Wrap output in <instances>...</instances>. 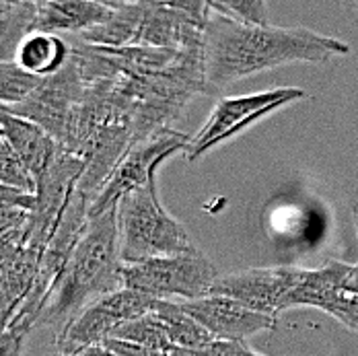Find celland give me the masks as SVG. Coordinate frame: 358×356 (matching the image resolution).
Masks as SVG:
<instances>
[{"instance_id":"6da1fadb","label":"cell","mask_w":358,"mask_h":356,"mask_svg":"<svg viewBox=\"0 0 358 356\" xmlns=\"http://www.w3.org/2000/svg\"><path fill=\"white\" fill-rule=\"evenodd\" d=\"M348 52L350 45L346 41L313 29L250 25L210 13L202 39L206 89L208 95H215L257 72L290 62L322 64Z\"/></svg>"},{"instance_id":"7a4b0ae2","label":"cell","mask_w":358,"mask_h":356,"mask_svg":"<svg viewBox=\"0 0 358 356\" xmlns=\"http://www.w3.org/2000/svg\"><path fill=\"white\" fill-rule=\"evenodd\" d=\"M117 206L89 214L85 231L50 292L41 313V325L60 332L91 301L124 286Z\"/></svg>"},{"instance_id":"3957f363","label":"cell","mask_w":358,"mask_h":356,"mask_svg":"<svg viewBox=\"0 0 358 356\" xmlns=\"http://www.w3.org/2000/svg\"><path fill=\"white\" fill-rule=\"evenodd\" d=\"M117 227L124 264L198 251L185 227L163 208L157 194V176L120 198Z\"/></svg>"},{"instance_id":"277c9868","label":"cell","mask_w":358,"mask_h":356,"mask_svg":"<svg viewBox=\"0 0 358 356\" xmlns=\"http://www.w3.org/2000/svg\"><path fill=\"white\" fill-rule=\"evenodd\" d=\"M218 276L215 264L200 250L122 266V280L126 288L141 290L155 299L173 301L208 297Z\"/></svg>"},{"instance_id":"5b68a950","label":"cell","mask_w":358,"mask_h":356,"mask_svg":"<svg viewBox=\"0 0 358 356\" xmlns=\"http://www.w3.org/2000/svg\"><path fill=\"white\" fill-rule=\"evenodd\" d=\"M305 97L307 93L303 89L282 87V89H270V91L250 93V95L218 99L210 111V118L202 126V130L196 136H192V141L185 148V159L189 163L198 161L208 150L235 138L237 134L248 130L251 124L266 118L268 113L282 109L294 101H301Z\"/></svg>"},{"instance_id":"8992f818","label":"cell","mask_w":358,"mask_h":356,"mask_svg":"<svg viewBox=\"0 0 358 356\" xmlns=\"http://www.w3.org/2000/svg\"><path fill=\"white\" fill-rule=\"evenodd\" d=\"M155 301V297L126 286L91 301L56 332L54 346L58 355H71L93 344H103L122 323L152 311Z\"/></svg>"},{"instance_id":"52a82bcc","label":"cell","mask_w":358,"mask_h":356,"mask_svg":"<svg viewBox=\"0 0 358 356\" xmlns=\"http://www.w3.org/2000/svg\"><path fill=\"white\" fill-rule=\"evenodd\" d=\"M189 141L192 138L187 134L165 126L152 132L150 136L132 144L128 152L120 159L115 169L111 171L108 181L91 200L89 214L106 213L109 208L117 206L120 198L126 192L141 187L152 176H157V169L161 167V163H165L171 155H176L181 148L185 150Z\"/></svg>"},{"instance_id":"ba28073f","label":"cell","mask_w":358,"mask_h":356,"mask_svg":"<svg viewBox=\"0 0 358 356\" xmlns=\"http://www.w3.org/2000/svg\"><path fill=\"white\" fill-rule=\"evenodd\" d=\"M85 89L87 83L78 71V64L71 56V62L62 71L45 76L43 83L25 101L15 106H2V109L36 122L58 143L64 144L72 115L83 101Z\"/></svg>"},{"instance_id":"9c48e42d","label":"cell","mask_w":358,"mask_h":356,"mask_svg":"<svg viewBox=\"0 0 358 356\" xmlns=\"http://www.w3.org/2000/svg\"><path fill=\"white\" fill-rule=\"evenodd\" d=\"M301 276L303 268L294 266L250 268L233 274H220L210 294L233 297L255 311L278 318L285 297L296 286Z\"/></svg>"},{"instance_id":"30bf717a","label":"cell","mask_w":358,"mask_h":356,"mask_svg":"<svg viewBox=\"0 0 358 356\" xmlns=\"http://www.w3.org/2000/svg\"><path fill=\"white\" fill-rule=\"evenodd\" d=\"M179 303L213 334L215 340L243 342L250 336L274 329L278 325L276 315L255 311L245 303L224 294H208Z\"/></svg>"},{"instance_id":"8fae6325","label":"cell","mask_w":358,"mask_h":356,"mask_svg":"<svg viewBox=\"0 0 358 356\" xmlns=\"http://www.w3.org/2000/svg\"><path fill=\"white\" fill-rule=\"evenodd\" d=\"M0 134L27 163V167L36 173L37 179L50 169L62 146L39 124L27 118L15 115L6 109L0 111Z\"/></svg>"},{"instance_id":"7c38bea8","label":"cell","mask_w":358,"mask_h":356,"mask_svg":"<svg viewBox=\"0 0 358 356\" xmlns=\"http://www.w3.org/2000/svg\"><path fill=\"white\" fill-rule=\"evenodd\" d=\"M113 15V8L99 0H45L37 4L36 31L41 34H85Z\"/></svg>"},{"instance_id":"4fadbf2b","label":"cell","mask_w":358,"mask_h":356,"mask_svg":"<svg viewBox=\"0 0 358 356\" xmlns=\"http://www.w3.org/2000/svg\"><path fill=\"white\" fill-rule=\"evenodd\" d=\"M352 264L329 259L317 270H303L301 280L288 292L280 305V313L294 307H315L325 311L342 292L344 280Z\"/></svg>"},{"instance_id":"5bb4252c","label":"cell","mask_w":358,"mask_h":356,"mask_svg":"<svg viewBox=\"0 0 358 356\" xmlns=\"http://www.w3.org/2000/svg\"><path fill=\"white\" fill-rule=\"evenodd\" d=\"M71 56L72 48L66 45L64 39L54 34L36 31L21 41L15 54V62L39 76H50L62 71L71 62Z\"/></svg>"},{"instance_id":"9a60e30c","label":"cell","mask_w":358,"mask_h":356,"mask_svg":"<svg viewBox=\"0 0 358 356\" xmlns=\"http://www.w3.org/2000/svg\"><path fill=\"white\" fill-rule=\"evenodd\" d=\"M152 311L163 321L165 332L173 344V348H202L210 344L213 334L196 320L179 301L173 299H157Z\"/></svg>"},{"instance_id":"2e32d148","label":"cell","mask_w":358,"mask_h":356,"mask_svg":"<svg viewBox=\"0 0 358 356\" xmlns=\"http://www.w3.org/2000/svg\"><path fill=\"white\" fill-rule=\"evenodd\" d=\"M111 338L124 340V342H132V344H141L146 348H155V350H163V353H171L173 344L165 332L163 321L159 320V315L155 311L143 313L134 320L122 323Z\"/></svg>"},{"instance_id":"e0dca14e","label":"cell","mask_w":358,"mask_h":356,"mask_svg":"<svg viewBox=\"0 0 358 356\" xmlns=\"http://www.w3.org/2000/svg\"><path fill=\"white\" fill-rule=\"evenodd\" d=\"M45 76L23 69L15 60L0 62V101L2 106H15L25 101L37 87L43 83Z\"/></svg>"},{"instance_id":"ac0fdd59","label":"cell","mask_w":358,"mask_h":356,"mask_svg":"<svg viewBox=\"0 0 358 356\" xmlns=\"http://www.w3.org/2000/svg\"><path fill=\"white\" fill-rule=\"evenodd\" d=\"M0 179H2V185H10L23 192L37 194L36 173L27 167V163L15 152V148L4 138L0 141Z\"/></svg>"},{"instance_id":"d6986e66","label":"cell","mask_w":358,"mask_h":356,"mask_svg":"<svg viewBox=\"0 0 358 356\" xmlns=\"http://www.w3.org/2000/svg\"><path fill=\"white\" fill-rule=\"evenodd\" d=\"M210 10L229 19L250 23V25H270L266 0H208Z\"/></svg>"},{"instance_id":"ffe728a7","label":"cell","mask_w":358,"mask_h":356,"mask_svg":"<svg viewBox=\"0 0 358 356\" xmlns=\"http://www.w3.org/2000/svg\"><path fill=\"white\" fill-rule=\"evenodd\" d=\"M171 356H264L253 353L243 342L213 340L202 348H173Z\"/></svg>"},{"instance_id":"44dd1931","label":"cell","mask_w":358,"mask_h":356,"mask_svg":"<svg viewBox=\"0 0 358 356\" xmlns=\"http://www.w3.org/2000/svg\"><path fill=\"white\" fill-rule=\"evenodd\" d=\"M327 315H331L334 320H338L346 329L358 332V294L350 292H342L327 309Z\"/></svg>"},{"instance_id":"7402d4cb","label":"cell","mask_w":358,"mask_h":356,"mask_svg":"<svg viewBox=\"0 0 358 356\" xmlns=\"http://www.w3.org/2000/svg\"><path fill=\"white\" fill-rule=\"evenodd\" d=\"M111 350H115L120 356H171V353H163V350H155V348H146L141 344H132V342H124L117 338H108L103 342Z\"/></svg>"},{"instance_id":"603a6c76","label":"cell","mask_w":358,"mask_h":356,"mask_svg":"<svg viewBox=\"0 0 358 356\" xmlns=\"http://www.w3.org/2000/svg\"><path fill=\"white\" fill-rule=\"evenodd\" d=\"M23 334L10 332V329H2V356H19L23 350Z\"/></svg>"},{"instance_id":"cb8c5ba5","label":"cell","mask_w":358,"mask_h":356,"mask_svg":"<svg viewBox=\"0 0 358 356\" xmlns=\"http://www.w3.org/2000/svg\"><path fill=\"white\" fill-rule=\"evenodd\" d=\"M58 356H120L115 350H111L106 344H93V346H87L83 350H76L71 355H58Z\"/></svg>"},{"instance_id":"d4e9b609","label":"cell","mask_w":358,"mask_h":356,"mask_svg":"<svg viewBox=\"0 0 358 356\" xmlns=\"http://www.w3.org/2000/svg\"><path fill=\"white\" fill-rule=\"evenodd\" d=\"M344 292H350V294H358V264L350 266V272L344 280Z\"/></svg>"},{"instance_id":"484cf974","label":"cell","mask_w":358,"mask_h":356,"mask_svg":"<svg viewBox=\"0 0 358 356\" xmlns=\"http://www.w3.org/2000/svg\"><path fill=\"white\" fill-rule=\"evenodd\" d=\"M352 213H355V216H357V220H358V202L352 204Z\"/></svg>"},{"instance_id":"4316f807","label":"cell","mask_w":358,"mask_h":356,"mask_svg":"<svg viewBox=\"0 0 358 356\" xmlns=\"http://www.w3.org/2000/svg\"><path fill=\"white\" fill-rule=\"evenodd\" d=\"M29 2H37L39 4V2H45V0H29Z\"/></svg>"}]
</instances>
